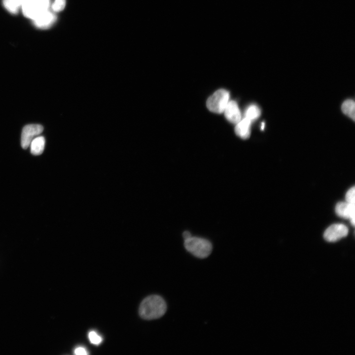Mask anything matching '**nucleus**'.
Segmentation results:
<instances>
[{
	"label": "nucleus",
	"instance_id": "nucleus-4",
	"mask_svg": "<svg viewBox=\"0 0 355 355\" xmlns=\"http://www.w3.org/2000/svg\"><path fill=\"white\" fill-rule=\"evenodd\" d=\"M49 0H22L21 6L25 16L34 20L48 10Z\"/></svg>",
	"mask_w": 355,
	"mask_h": 355
},
{
	"label": "nucleus",
	"instance_id": "nucleus-18",
	"mask_svg": "<svg viewBox=\"0 0 355 355\" xmlns=\"http://www.w3.org/2000/svg\"><path fill=\"white\" fill-rule=\"evenodd\" d=\"M74 353L76 355H86L88 354L86 349L82 347H78L75 348Z\"/></svg>",
	"mask_w": 355,
	"mask_h": 355
},
{
	"label": "nucleus",
	"instance_id": "nucleus-20",
	"mask_svg": "<svg viewBox=\"0 0 355 355\" xmlns=\"http://www.w3.org/2000/svg\"><path fill=\"white\" fill-rule=\"evenodd\" d=\"M182 236L184 239V240H185L191 237L192 236H191V233L189 231H185L183 233Z\"/></svg>",
	"mask_w": 355,
	"mask_h": 355
},
{
	"label": "nucleus",
	"instance_id": "nucleus-16",
	"mask_svg": "<svg viewBox=\"0 0 355 355\" xmlns=\"http://www.w3.org/2000/svg\"><path fill=\"white\" fill-rule=\"evenodd\" d=\"M346 202L350 204H355V188L353 186L346 193L345 196Z\"/></svg>",
	"mask_w": 355,
	"mask_h": 355
},
{
	"label": "nucleus",
	"instance_id": "nucleus-14",
	"mask_svg": "<svg viewBox=\"0 0 355 355\" xmlns=\"http://www.w3.org/2000/svg\"><path fill=\"white\" fill-rule=\"evenodd\" d=\"M88 338L90 342L96 345H99L102 342V338L94 331L89 332Z\"/></svg>",
	"mask_w": 355,
	"mask_h": 355
},
{
	"label": "nucleus",
	"instance_id": "nucleus-1",
	"mask_svg": "<svg viewBox=\"0 0 355 355\" xmlns=\"http://www.w3.org/2000/svg\"><path fill=\"white\" fill-rule=\"evenodd\" d=\"M166 311L167 305L164 299L160 296L152 295L142 301L139 307V313L142 318L152 320L162 317Z\"/></svg>",
	"mask_w": 355,
	"mask_h": 355
},
{
	"label": "nucleus",
	"instance_id": "nucleus-9",
	"mask_svg": "<svg viewBox=\"0 0 355 355\" xmlns=\"http://www.w3.org/2000/svg\"><path fill=\"white\" fill-rule=\"evenodd\" d=\"M55 20V15L48 10L44 11L33 20L35 25L37 27L42 29L50 27Z\"/></svg>",
	"mask_w": 355,
	"mask_h": 355
},
{
	"label": "nucleus",
	"instance_id": "nucleus-2",
	"mask_svg": "<svg viewBox=\"0 0 355 355\" xmlns=\"http://www.w3.org/2000/svg\"><path fill=\"white\" fill-rule=\"evenodd\" d=\"M185 249L192 255L199 258H205L211 253L213 249L212 243L208 240L192 237L184 240Z\"/></svg>",
	"mask_w": 355,
	"mask_h": 355
},
{
	"label": "nucleus",
	"instance_id": "nucleus-19",
	"mask_svg": "<svg viewBox=\"0 0 355 355\" xmlns=\"http://www.w3.org/2000/svg\"><path fill=\"white\" fill-rule=\"evenodd\" d=\"M13 4L19 8L21 5L22 0H9Z\"/></svg>",
	"mask_w": 355,
	"mask_h": 355
},
{
	"label": "nucleus",
	"instance_id": "nucleus-12",
	"mask_svg": "<svg viewBox=\"0 0 355 355\" xmlns=\"http://www.w3.org/2000/svg\"><path fill=\"white\" fill-rule=\"evenodd\" d=\"M343 112L348 117L355 120V103L352 100L345 101L341 106Z\"/></svg>",
	"mask_w": 355,
	"mask_h": 355
},
{
	"label": "nucleus",
	"instance_id": "nucleus-3",
	"mask_svg": "<svg viewBox=\"0 0 355 355\" xmlns=\"http://www.w3.org/2000/svg\"><path fill=\"white\" fill-rule=\"evenodd\" d=\"M229 93L221 89L215 91L207 101V106L211 111L215 113L223 112L229 101Z\"/></svg>",
	"mask_w": 355,
	"mask_h": 355
},
{
	"label": "nucleus",
	"instance_id": "nucleus-17",
	"mask_svg": "<svg viewBox=\"0 0 355 355\" xmlns=\"http://www.w3.org/2000/svg\"><path fill=\"white\" fill-rule=\"evenodd\" d=\"M3 3L6 9L13 14L18 12V7L13 4L9 0H3Z\"/></svg>",
	"mask_w": 355,
	"mask_h": 355
},
{
	"label": "nucleus",
	"instance_id": "nucleus-13",
	"mask_svg": "<svg viewBox=\"0 0 355 355\" xmlns=\"http://www.w3.org/2000/svg\"><path fill=\"white\" fill-rule=\"evenodd\" d=\"M261 114V110L259 107L255 105L249 106L245 112L246 118L251 122L257 119Z\"/></svg>",
	"mask_w": 355,
	"mask_h": 355
},
{
	"label": "nucleus",
	"instance_id": "nucleus-21",
	"mask_svg": "<svg viewBox=\"0 0 355 355\" xmlns=\"http://www.w3.org/2000/svg\"><path fill=\"white\" fill-rule=\"evenodd\" d=\"M264 127H265V123L263 122V123L261 124V129L262 130H263L264 128Z\"/></svg>",
	"mask_w": 355,
	"mask_h": 355
},
{
	"label": "nucleus",
	"instance_id": "nucleus-11",
	"mask_svg": "<svg viewBox=\"0 0 355 355\" xmlns=\"http://www.w3.org/2000/svg\"><path fill=\"white\" fill-rule=\"evenodd\" d=\"M45 142V139L42 136L34 138L30 144L31 153L34 155L41 154L43 151Z\"/></svg>",
	"mask_w": 355,
	"mask_h": 355
},
{
	"label": "nucleus",
	"instance_id": "nucleus-6",
	"mask_svg": "<svg viewBox=\"0 0 355 355\" xmlns=\"http://www.w3.org/2000/svg\"><path fill=\"white\" fill-rule=\"evenodd\" d=\"M348 231V227L344 224H334L326 229L323 236L326 241L334 242L346 236Z\"/></svg>",
	"mask_w": 355,
	"mask_h": 355
},
{
	"label": "nucleus",
	"instance_id": "nucleus-5",
	"mask_svg": "<svg viewBox=\"0 0 355 355\" xmlns=\"http://www.w3.org/2000/svg\"><path fill=\"white\" fill-rule=\"evenodd\" d=\"M43 130L42 125L38 124H28L23 128L21 144L23 148H27L35 137L41 134Z\"/></svg>",
	"mask_w": 355,
	"mask_h": 355
},
{
	"label": "nucleus",
	"instance_id": "nucleus-8",
	"mask_svg": "<svg viewBox=\"0 0 355 355\" xmlns=\"http://www.w3.org/2000/svg\"><path fill=\"white\" fill-rule=\"evenodd\" d=\"M223 112L226 118L231 123L237 124L241 120L240 110L234 101H229Z\"/></svg>",
	"mask_w": 355,
	"mask_h": 355
},
{
	"label": "nucleus",
	"instance_id": "nucleus-7",
	"mask_svg": "<svg viewBox=\"0 0 355 355\" xmlns=\"http://www.w3.org/2000/svg\"><path fill=\"white\" fill-rule=\"evenodd\" d=\"M336 214L340 217L349 219L351 224H355V204H350L346 202L338 203L335 207Z\"/></svg>",
	"mask_w": 355,
	"mask_h": 355
},
{
	"label": "nucleus",
	"instance_id": "nucleus-10",
	"mask_svg": "<svg viewBox=\"0 0 355 355\" xmlns=\"http://www.w3.org/2000/svg\"><path fill=\"white\" fill-rule=\"evenodd\" d=\"M251 121L245 117L241 119L235 128L236 134L243 139L248 138L250 135Z\"/></svg>",
	"mask_w": 355,
	"mask_h": 355
},
{
	"label": "nucleus",
	"instance_id": "nucleus-15",
	"mask_svg": "<svg viewBox=\"0 0 355 355\" xmlns=\"http://www.w3.org/2000/svg\"><path fill=\"white\" fill-rule=\"evenodd\" d=\"M66 0H55L52 8L54 11L59 12L63 10L66 6Z\"/></svg>",
	"mask_w": 355,
	"mask_h": 355
}]
</instances>
